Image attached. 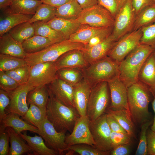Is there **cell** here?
Masks as SVG:
<instances>
[{
    "instance_id": "obj_1",
    "label": "cell",
    "mask_w": 155,
    "mask_h": 155,
    "mask_svg": "<svg viewBox=\"0 0 155 155\" xmlns=\"http://www.w3.org/2000/svg\"><path fill=\"white\" fill-rule=\"evenodd\" d=\"M152 95L149 87L139 81L127 88L129 110L134 123L137 125L152 119L148 109Z\"/></svg>"
},
{
    "instance_id": "obj_2",
    "label": "cell",
    "mask_w": 155,
    "mask_h": 155,
    "mask_svg": "<svg viewBox=\"0 0 155 155\" xmlns=\"http://www.w3.org/2000/svg\"><path fill=\"white\" fill-rule=\"evenodd\" d=\"M49 91V97L46 106L47 119L57 131L71 133L80 117V114L75 108L64 104Z\"/></svg>"
},
{
    "instance_id": "obj_3",
    "label": "cell",
    "mask_w": 155,
    "mask_h": 155,
    "mask_svg": "<svg viewBox=\"0 0 155 155\" xmlns=\"http://www.w3.org/2000/svg\"><path fill=\"white\" fill-rule=\"evenodd\" d=\"M154 50L151 45L140 44L119 63V77L127 88L138 82L142 65Z\"/></svg>"
},
{
    "instance_id": "obj_4",
    "label": "cell",
    "mask_w": 155,
    "mask_h": 155,
    "mask_svg": "<svg viewBox=\"0 0 155 155\" xmlns=\"http://www.w3.org/2000/svg\"><path fill=\"white\" fill-rule=\"evenodd\" d=\"M119 63L107 56L82 69L84 78L91 87L119 77Z\"/></svg>"
},
{
    "instance_id": "obj_5",
    "label": "cell",
    "mask_w": 155,
    "mask_h": 155,
    "mask_svg": "<svg viewBox=\"0 0 155 155\" xmlns=\"http://www.w3.org/2000/svg\"><path fill=\"white\" fill-rule=\"evenodd\" d=\"M84 49V44L66 39L54 43L39 51L27 54L24 59L28 65L32 66L40 63L55 61L62 55L70 50L77 49L83 51Z\"/></svg>"
},
{
    "instance_id": "obj_6",
    "label": "cell",
    "mask_w": 155,
    "mask_h": 155,
    "mask_svg": "<svg viewBox=\"0 0 155 155\" xmlns=\"http://www.w3.org/2000/svg\"><path fill=\"white\" fill-rule=\"evenodd\" d=\"M108 88L106 82L99 83L92 87L87 111L90 121L96 120L105 113L108 107Z\"/></svg>"
},
{
    "instance_id": "obj_7",
    "label": "cell",
    "mask_w": 155,
    "mask_h": 155,
    "mask_svg": "<svg viewBox=\"0 0 155 155\" xmlns=\"http://www.w3.org/2000/svg\"><path fill=\"white\" fill-rule=\"evenodd\" d=\"M77 20L81 24L98 27H113L115 22L111 13L98 4L83 9Z\"/></svg>"
},
{
    "instance_id": "obj_8",
    "label": "cell",
    "mask_w": 155,
    "mask_h": 155,
    "mask_svg": "<svg viewBox=\"0 0 155 155\" xmlns=\"http://www.w3.org/2000/svg\"><path fill=\"white\" fill-rule=\"evenodd\" d=\"M55 61L40 63L30 66L27 84L34 88L49 85L57 78Z\"/></svg>"
},
{
    "instance_id": "obj_9",
    "label": "cell",
    "mask_w": 155,
    "mask_h": 155,
    "mask_svg": "<svg viewBox=\"0 0 155 155\" xmlns=\"http://www.w3.org/2000/svg\"><path fill=\"white\" fill-rule=\"evenodd\" d=\"M132 0H127L115 18L112 34L116 41L133 31L136 16L132 4Z\"/></svg>"
},
{
    "instance_id": "obj_10",
    "label": "cell",
    "mask_w": 155,
    "mask_h": 155,
    "mask_svg": "<svg viewBox=\"0 0 155 155\" xmlns=\"http://www.w3.org/2000/svg\"><path fill=\"white\" fill-rule=\"evenodd\" d=\"M142 36L141 28L125 34L116 42L108 56L119 63L140 44Z\"/></svg>"
},
{
    "instance_id": "obj_11",
    "label": "cell",
    "mask_w": 155,
    "mask_h": 155,
    "mask_svg": "<svg viewBox=\"0 0 155 155\" xmlns=\"http://www.w3.org/2000/svg\"><path fill=\"white\" fill-rule=\"evenodd\" d=\"M38 128V134L44 140L47 147L57 154H63L67 151L68 146L65 142L66 132L57 131L47 118Z\"/></svg>"
},
{
    "instance_id": "obj_12",
    "label": "cell",
    "mask_w": 155,
    "mask_h": 155,
    "mask_svg": "<svg viewBox=\"0 0 155 155\" xmlns=\"http://www.w3.org/2000/svg\"><path fill=\"white\" fill-rule=\"evenodd\" d=\"M89 127L95 144L94 147L104 152H111V130L106 121V114L104 113L96 120L90 121Z\"/></svg>"
},
{
    "instance_id": "obj_13",
    "label": "cell",
    "mask_w": 155,
    "mask_h": 155,
    "mask_svg": "<svg viewBox=\"0 0 155 155\" xmlns=\"http://www.w3.org/2000/svg\"><path fill=\"white\" fill-rule=\"evenodd\" d=\"M90 122L87 115L80 117L71 133L66 135L65 142L68 146L79 144L94 146L95 143L90 129Z\"/></svg>"
},
{
    "instance_id": "obj_14",
    "label": "cell",
    "mask_w": 155,
    "mask_h": 155,
    "mask_svg": "<svg viewBox=\"0 0 155 155\" xmlns=\"http://www.w3.org/2000/svg\"><path fill=\"white\" fill-rule=\"evenodd\" d=\"M107 83L111 101L108 108L114 111L125 109L129 111L127 101V88L119 77Z\"/></svg>"
},
{
    "instance_id": "obj_15",
    "label": "cell",
    "mask_w": 155,
    "mask_h": 155,
    "mask_svg": "<svg viewBox=\"0 0 155 155\" xmlns=\"http://www.w3.org/2000/svg\"><path fill=\"white\" fill-rule=\"evenodd\" d=\"M34 89L26 84L20 85L13 90L8 92L10 101L6 111V115L14 113L22 117H23L29 108L27 100V95Z\"/></svg>"
},
{
    "instance_id": "obj_16",
    "label": "cell",
    "mask_w": 155,
    "mask_h": 155,
    "mask_svg": "<svg viewBox=\"0 0 155 155\" xmlns=\"http://www.w3.org/2000/svg\"><path fill=\"white\" fill-rule=\"evenodd\" d=\"M48 85L49 91L60 102L66 106L75 108L73 86L58 78Z\"/></svg>"
},
{
    "instance_id": "obj_17",
    "label": "cell",
    "mask_w": 155,
    "mask_h": 155,
    "mask_svg": "<svg viewBox=\"0 0 155 155\" xmlns=\"http://www.w3.org/2000/svg\"><path fill=\"white\" fill-rule=\"evenodd\" d=\"M112 33L104 40L83 51L84 57L89 64L107 56L116 42Z\"/></svg>"
},
{
    "instance_id": "obj_18",
    "label": "cell",
    "mask_w": 155,
    "mask_h": 155,
    "mask_svg": "<svg viewBox=\"0 0 155 155\" xmlns=\"http://www.w3.org/2000/svg\"><path fill=\"white\" fill-rule=\"evenodd\" d=\"M58 69L65 68L83 69L89 64L86 60L82 51L73 49L62 55L55 61Z\"/></svg>"
},
{
    "instance_id": "obj_19",
    "label": "cell",
    "mask_w": 155,
    "mask_h": 155,
    "mask_svg": "<svg viewBox=\"0 0 155 155\" xmlns=\"http://www.w3.org/2000/svg\"><path fill=\"white\" fill-rule=\"evenodd\" d=\"M91 88L88 81L84 78L74 86L75 104L81 117L87 115V107Z\"/></svg>"
},
{
    "instance_id": "obj_20",
    "label": "cell",
    "mask_w": 155,
    "mask_h": 155,
    "mask_svg": "<svg viewBox=\"0 0 155 155\" xmlns=\"http://www.w3.org/2000/svg\"><path fill=\"white\" fill-rule=\"evenodd\" d=\"M0 53L23 59L27 54L22 43L15 39L8 32L0 36Z\"/></svg>"
},
{
    "instance_id": "obj_21",
    "label": "cell",
    "mask_w": 155,
    "mask_h": 155,
    "mask_svg": "<svg viewBox=\"0 0 155 155\" xmlns=\"http://www.w3.org/2000/svg\"><path fill=\"white\" fill-rule=\"evenodd\" d=\"M20 116L16 113H9L0 121V125L5 127H11L19 134L23 131H28L38 134L37 127L20 119Z\"/></svg>"
},
{
    "instance_id": "obj_22",
    "label": "cell",
    "mask_w": 155,
    "mask_h": 155,
    "mask_svg": "<svg viewBox=\"0 0 155 155\" xmlns=\"http://www.w3.org/2000/svg\"><path fill=\"white\" fill-rule=\"evenodd\" d=\"M47 23L52 28L61 33L66 40L69 39L81 25L77 19L67 20L55 17Z\"/></svg>"
},
{
    "instance_id": "obj_23",
    "label": "cell",
    "mask_w": 155,
    "mask_h": 155,
    "mask_svg": "<svg viewBox=\"0 0 155 155\" xmlns=\"http://www.w3.org/2000/svg\"><path fill=\"white\" fill-rule=\"evenodd\" d=\"M110 27H95L87 24H81L79 29L70 36L69 39L71 42L81 43L85 45L93 37Z\"/></svg>"
},
{
    "instance_id": "obj_24",
    "label": "cell",
    "mask_w": 155,
    "mask_h": 155,
    "mask_svg": "<svg viewBox=\"0 0 155 155\" xmlns=\"http://www.w3.org/2000/svg\"><path fill=\"white\" fill-rule=\"evenodd\" d=\"M138 81L149 88L155 86V53L152 52L142 65L139 72Z\"/></svg>"
},
{
    "instance_id": "obj_25",
    "label": "cell",
    "mask_w": 155,
    "mask_h": 155,
    "mask_svg": "<svg viewBox=\"0 0 155 155\" xmlns=\"http://www.w3.org/2000/svg\"><path fill=\"white\" fill-rule=\"evenodd\" d=\"M6 10V14L0 17V36L8 32L17 25L29 21L33 15L14 13Z\"/></svg>"
},
{
    "instance_id": "obj_26",
    "label": "cell",
    "mask_w": 155,
    "mask_h": 155,
    "mask_svg": "<svg viewBox=\"0 0 155 155\" xmlns=\"http://www.w3.org/2000/svg\"><path fill=\"white\" fill-rule=\"evenodd\" d=\"M31 148L34 155H56L57 153L46 145L40 136L35 135L34 136L28 135L26 132L19 134Z\"/></svg>"
},
{
    "instance_id": "obj_27",
    "label": "cell",
    "mask_w": 155,
    "mask_h": 155,
    "mask_svg": "<svg viewBox=\"0 0 155 155\" xmlns=\"http://www.w3.org/2000/svg\"><path fill=\"white\" fill-rule=\"evenodd\" d=\"M10 147L9 155H21L32 152L31 149L25 141L12 128L6 127Z\"/></svg>"
},
{
    "instance_id": "obj_28",
    "label": "cell",
    "mask_w": 155,
    "mask_h": 155,
    "mask_svg": "<svg viewBox=\"0 0 155 155\" xmlns=\"http://www.w3.org/2000/svg\"><path fill=\"white\" fill-rule=\"evenodd\" d=\"M42 3L40 0H12L6 10L14 13L34 15Z\"/></svg>"
},
{
    "instance_id": "obj_29",
    "label": "cell",
    "mask_w": 155,
    "mask_h": 155,
    "mask_svg": "<svg viewBox=\"0 0 155 155\" xmlns=\"http://www.w3.org/2000/svg\"><path fill=\"white\" fill-rule=\"evenodd\" d=\"M105 113L113 116L132 138H136L134 122L129 111L125 109L114 111L108 108Z\"/></svg>"
},
{
    "instance_id": "obj_30",
    "label": "cell",
    "mask_w": 155,
    "mask_h": 155,
    "mask_svg": "<svg viewBox=\"0 0 155 155\" xmlns=\"http://www.w3.org/2000/svg\"><path fill=\"white\" fill-rule=\"evenodd\" d=\"M56 43L49 38L38 35H34L26 40L22 43L24 50L26 54L39 51Z\"/></svg>"
},
{
    "instance_id": "obj_31",
    "label": "cell",
    "mask_w": 155,
    "mask_h": 155,
    "mask_svg": "<svg viewBox=\"0 0 155 155\" xmlns=\"http://www.w3.org/2000/svg\"><path fill=\"white\" fill-rule=\"evenodd\" d=\"M83 10L76 0H72L56 7L55 17L67 20L77 19Z\"/></svg>"
},
{
    "instance_id": "obj_32",
    "label": "cell",
    "mask_w": 155,
    "mask_h": 155,
    "mask_svg": "<svg viewBox=\"0 0 155 155\" xmlns=\"http://www.w3.org/2000/svg\"><path fill=\"white\" fill-rule=\"evenodd\" d=\"M49 91L46 86L36 88L28 93L27 100L28 104H34L42 108H46L49 97Z\"/></svg>"
},
{
    "instance_id": "obj_33",
    "label": "cell",
    "mask_w": 155,
    "mask_h": 155,
    "mask_svg": "<svg viewBox=\"0 0 155 155\" xmlns=\"http://www.w3.org/2000/svg\"><path fill=\"white\" fill-rule=\"evenodd\" d=\"M8 33L15 39L21 43L35 35L33 23L29 21L17 25L10 30Z\"/></svg>"
},
{
    "instance_id": "obj_34",
    "label": "cell",
    "mask_w": 155,
    "mask_h": 155,
    "mask_svg": "<svg viewBox=\"0 0 155 155\" xmlns=\"http://www.w3.org/2000/svg\"><path fill=\"white\" fill-rule=\"evenodd\" d=\"M33 24L35 35L49 38L57 42L66 40L61 33L52 28L46 22L39 21Z\"/></svg>"
},
{
    "instance_id": "obj_35",
    "label": "cell",
    "mask_w": 155,
    "mask_h": 155,
    "mask_svg": "<svg viewBox=\"0 0 155 155\" xmlns=\"http://www.w3.org/2000/svg\"><path fill=\"white\" fill-rule=\"evenodd\" d=\"M28 109L22 117L24 120L38 128L46 118V108H42L30 104Z\"/></svg>"
},
{
    "instance_id": "obj_36",
    "label": "cell",
    "mask_w": 155,
    "mask_h": 155,
    "mask_svg": "<svg viewBox=\"0 0 155 155\" xmlns=\"http://www.w3.org/2000/svg\"><path fill=\"white\" fill-rule=\"evenodd\" d=\"M57 77L73 86L79 83L84 78L82 69L65 68L58 69Z\"/></svg>"
},
{
    "instance_id": "obj_37",
    "label": "cell",
    "mask_w": 155,
    "mask_h": 155,
    "mask_svg": "<svg viewBox=\"0 0 155 155\" xmlns=\"http://www.w3.org/2000/svg\"><path fill=\"white\" fill-rule=\"evenodd\" d=\"M155 22V3L142 10L136 16L133 30Z\"/></svg>"
},
{
    "instance_id": "obj_38",
    "label": "cell",
    "mask_w": 155,
    "mask_h": 155,
    "mask_svg": "<svg viewBox=\"0 0 155 155\" xmlns=\"http://www.w3.org/2000/svg\"><path fill=\"white\" fill-rule=\"evenodd\" d=\"M56 10V7L42 3L38 7L29 22L33 23L41 21L47 22L55 17Z\"/></svg>"
},
{
    "instance_id": "obj_39",
    "label": "cell",
    "mask_w": 155,
    "mask_h": 155,
    "mask_svg": "<svg viewBox=\"0 0 155 155\" xmlns=\"http://www.w3.org/2000/svg\"><path fill=\"white\" fill-rule=\"evenodd\" d=\"M27 65V63L24 59L0 54V71L5 72Z\"/></svg>"
},
{
    "instance_id": "obj_40",
    "label": "cell",
    "mask_w": 155,
    "mask_h": 155,
    "mask_svg": "<svg viewBox=\"0 0 155 155\" xmlns=\"http://www.w3.org/2000/svg\"><path fill=\"white\" fill-rule=\"evenodd\" d=\"M66 155H71L76 153L80 155H109L110 152L100 150L94 146L85 144H79L68 146Z\"/></svg>"
},
{
    "instance_id": "obj_41",
    "label": "cell",
    "mask_w": 155,
    "mask_h": 155,
    "mask_svg": "<svg viewBox=\"0 0 155 155\" xmlns=\"http://www.w3.org/2000/svg\"><path fill=\"white\" fill-rule=\"evenodd\" d=\"M153 120L152 119L147 120L141 125L139 142L135 154V155H147V132L149 127L152 125Z\"/></svg>"
},
{
    "instance_id": "obj_42",
    "label": "cell",
    "mask_w": 155,
    "mask_h": 155,
    "mask_svg": "<svg viewBox=\"0 0 155 155\" xmlns=\"http://www.w3.org/2000/svg\"><path fill=\"white\" fill-rule=\"evenodd\" d=\"M30 68V66L27 65L5 72L21 85L27 83L29 76Z\"/></svg>"
},
{
    "instance_id": "obj_43",
    "label": "cell",
    "mask_w": 155,
    "mask_h": 155,
    "mask_svg": "<svg viewBox=\"0 0 155 155\" xmlns=\"http://www.w3.org/2000/svg\"><path fill=\"white\" fill-rule=\"evenodd\" d=\"M140 44L152 45L155 43V22L141 28Z\"/></svg>"
},
{
    "instance_id": "obj_44",
    "label": "cell",
    "mask_w": 155,
    "mask_h": 155,
    "mask_svg": "<svg viewBox=\"0 0 155 155\" xmlns=\"http://www.w3.org/2000/svg\"><path fill=\"white\" fill-rule=\"evenodd\" d=\"M127 0H98L97 4L108 10L115 18Z\"/></svg>"
},
{
    "instance_id": "obj_45",
    "label": "cell",
    "mask_w": 155,
    "mask_h": 155,
    "mask_svg": "<svg viewBox=\"0 0 155 155\" xmlns=\"http://www.w3.org/2000/svg\"><path fill=\"white\" fill-rule=\"evenodd\" d=\"M20 85L5 71H0V88L8 92L11 91Z\"/></svg>"
},
{
    "instance_id": "obj_46",
    "label": "cell",
    "mask_w": 155,
    "mask_h": 155,
    "mask_svg": "<svg viewBox=\"0 0 155 155\" xmlns=\"http://www.w3.org/2000/svg\"><path fill=\"white\" fill-rule=\"evenodd\" d=\"M131 138L132 137L128 134L116 132L111 131L110 140L112 149L119 145L131 144Z\"/></svg>"
},
{
    "instance_id": "obj_47",
    "label": "cell",
    "mask_w": 155,
    "mask_h": 155,
    "mask_svg": "<svg viewBox=\"0 0 155 155\" xmlns=\"http://www.w3.org/2000/svg\"><path fill=\"white\" fill-rule=\"evenodd\" d=\"M9 137L6 127L0 125V155H9Z\"/></svg>"
},
{
    "instance_id": "obj_48",
    "label": "cell",
    "mask_w": 155,
    "mask_h": 155,
    "mask_svg": "<svg viewBox=\"0 0 155 155\" xmlns=\"http://www.w3.org/2000/svg\"><path fill=\"white\" fill-rule=\"evenodd\" d=\"M8 92L0 89V121L6 115V111L10 103Z\"/></svg>"
},
{
    "instance_id": "obj_49",
    "label": "cell",
    "mask_w": 155,
    "mask_h": 155,
    "mask_svg": "<svg viewBox=\"0 0 155 155\" xmlns=\"http://www.w3.org/2000/svg\"><path fill=\"white\" fill-rule=\"evenodd\" d=\"M113 28V27H111L106 30L93 37L88 43L85 45V49L94 46L104 40L111 34Z\"/></svg>"
},
{
    "instance_id": "obj_50",
    "label": "cell",
    "mask_w": 155,
    "mask_h": 155,
    "mask_svg": "<svg viewBox=\"0 0 155 155\" xmlns=\"http://www.w3.org/2000/svg\"><path fill=\"white\" fill-rule=\"evenodd\" d=\"M147 137V155H155V132L149 128Z\"/></svg>"
},
{
    "instance_id": "obj_51",
    "label": "cell",
    "mask_w": 155,
    "mask_h": 155,
    "mask_svg": "<svg viewBox=\"0 0 155 155\" xmlns=\"http://www.w3.org/2000/svg\"><path fill=\"white\" fill-rule=\"evenodd\" d=\"M106 113V121L111 131L116 132L128 134L113 116L109 114Z\"/></svg>"
},
{
    "instance_id": "obj_52",
    "label": "cell",
    "mask_w": 155,
    "mask_h": 155,
    "mask_svg": "<svg viewBox=\"0 0 155 155\" xmlns=\"http://www.w3.org/2000/svg\"><path fill=\"white\" fill-rule=\"evenodd\" d=\"M154 3L152 0H132V4L136 15L147 6Z\"/></svg>"
},
{
    "instance_id": "obj_53",
    "label": "cell",
    "mask_w": 155,
    "mask_h": 155,
    "mask_svg": "<svg viewBox=\"0 0 155 155\" xmlns=\"http://www.w3.org/2000/svg\"><path fill=\"white\" fill-rule=\"evenodd\" d=\"M131 144L121 145L113 148L110 152L111 155H128L130 152Z\"/></svg>"
},
{
    "instance_id": "obj_54",
    "label": "cell",
    "mask_w": 155,
    "mask_h": 155,
    "mask_svg": "<svg viewBox=\"0 0 155 155\" xmlns=\"http://www.w3.org/2000/svg\"><path fill=\"white\" fill-rule=\"evenodd\" d=\"M43 3L57 7L72 0H40Z\"/></svg>"
},
{
    "instance_id": "obj_55",
    "label": "cell",
    "mask_w": 155,
    "mask_h": 155,
    "mask_svg": "<svg viewBox=\"0 0 155 155\" xmlns=\"http://www.w3.org/2000/svg\"><path fill=\"white\" fill-rule=\"evenodd\" d=\"M83 9L92 7L97 4L98 0H76Z\"/></svg>"
},
{
    "instance_id": "obj_56",
    "label": "cell",
    "mask_w": 155,
    "mask_h": 155,
    "mask_svg": "<svg viewBox=\"0 0 155 155\" xmlns=\"http://www.w3.org/2000/svg\"><path fill=\"white\" fill-rule=\"evenodd\" d=\"M12 0H0V8L1 9H6L9 6Z\"/></svg>"
},
{
    "instance_id": "obj_57",
    "label": "cell",
    "mask_w": 155,
    "mask_h": 155,
    "mask_svg": "<svg viewBox=\"0 0 155 155\" xmlns=\"http://www.w3.org/2000/svg\"><path fill=\"white\" fill-rule=\"evenodd\" d=\"M152 106L154 113L155 115L153 123L151 125V129L153 131L155 132V97L152 102Z\"/></svg>"
},
{
    "instance_id": "obj_58",
    "label": "cell",
    "mask_w": 155,
    "mask_h": 155,
    "mask_svg": "<svg viewBox=\"0 0 155 155\" xmlns=\"http://www.w3.org/2000/svg\"><path fill=\"white\" fill-rule=\"evenodd\" d=\"M149 90L152 95L154 98L155 97V86L149 88Z\"/></svg>"
},
{
    "instance_id": "obj_59",
    "label": "cell",
    "mask_w": 155,
    "mask_h": 155,
    "mask_svg": "<svg viewBox=\"0 0 155 155\" xmlns=\"http://www.w3.org/2000/svg\"><path fill=\"white\" fill-rule=\"evenodd\" d=\"M151 46L155 49V43L151 45Z\"/></svg>"
},
{
    "instance_id": "obj_60",
    "label": "cell",
    "mask_w": 155,
    "mask_h": 155,
    "mask_svg": "<svg viewBox=\"0 0 155 155\" xmlns=\"http://www.w3.org/2000/svg\"><path fill=\"white\" fill-rule=\"evenodd\" d=\"M152 1L154 3H155V0H152Z\"/></svg>"
},
{
    "instance_id": "obj_61",
    "label": "cell",
    "mask_w": 155,
    "mask_h": 155,
    "mask_svg": "<svg viewBox=\"0 0 155 155\" xmlns=\"http://www.w3.org/2000/svg\"><path fill=\"white\" fill-rule=\"evenodd\" d=\"M154 52H155V49L154 50Z\"/></svg>"
}]
</instances>
